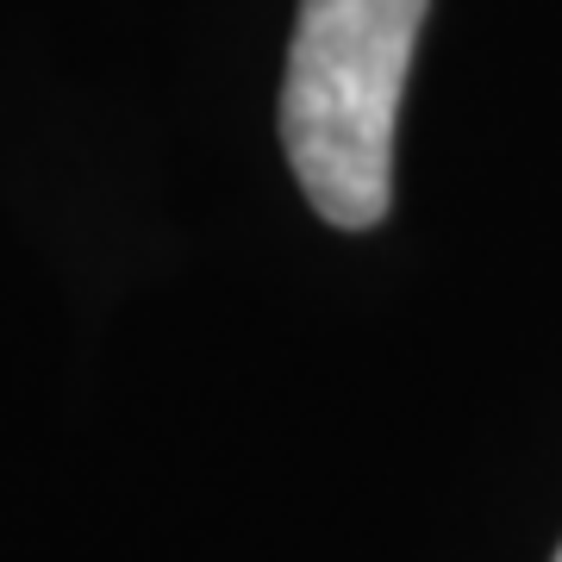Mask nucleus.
<instances>
[{
    "mask_svg": "<svg viewBox=\"0 0 562 562\" xmlns=\"http://www.w3.org/2000/svg\"><path fill=\"white\" fill-rule=\"evenodd\" d=\"M431 0H301L281 144L325 225L369 232L394 201V132Z\"/></svg>",
    "mask_w": 562,
    "mask_h": 562,
    "instance_id": "obj_1",
    "label": "nucleus"
},
{
    "mask_svg": "<svg viewBox=\"0 0 562 562\" xmlns=\"http://www.w3.org/2000/svg\"><path fill=\"white\" fill-rule=\"evenodd\" d=\"M557 562H562V550H557Z\"/></svg>",
    "mask_w": 562,
    "mask_h": 562,
    "instance_id": "obj_2",
    "label": "nucleus"
}]
</instances>
